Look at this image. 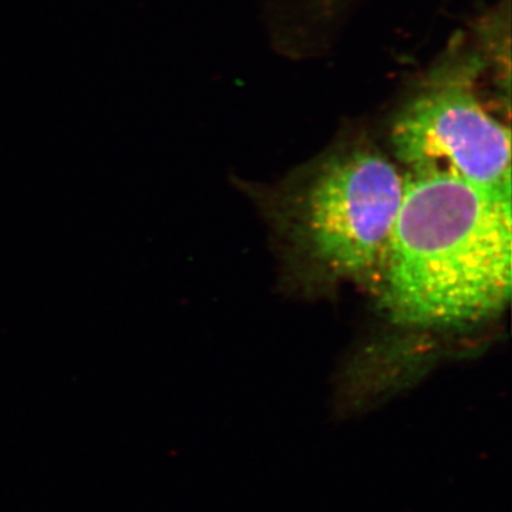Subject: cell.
Here are the masks:
<instances>
[{
    "mask_svg": "<svg viewBox=\"0 0 512 512\" xmlns=\"http://www.w3.org/2000/svg\"><path fill=\"white\" fill-rule=\"evenodd\" d=\"M404 195V175L370 148L333 156L313 174L298 204V232L328 274L379 282Z\"/></svg>",
    "mask_w": 512,
    "mask_h": 512,
    "instance_id": "7a4b0ae2",
    "label": "cell"
},
{
    "mask_svg": "<svg viewBox=\"0 0 512 512\" xmlns=\"http://www.w3.org/2000/svg\"><path fill=\"white\" fill-rule=\"evenodd\" d=\"M511 197L451 178L404 175L379 285L399 325L450 328L491 318L511 295Z\"/></svg>",
    "mask_w": 512,
    "mask_h": 512,
    "instance_id": "6da1fadb",
    "label": "cell"
},
{
    "mask_svg": "<svg viewBox=\"0 0 512 512\" xmlns=\"http://www.w3.org/2000/svg\"><path fill=\"white\" fill-rule=\"evenodd\" d=\"M477 66L441 70L400 111L390 131L410 175L458 180L511 197L510 130L478 96Z\"/></svg>",
    "mask_w": 512,
    "mask_h": 512,
    "instance_id": "3957f363",
    "label": "cell"
}]
</instances>
